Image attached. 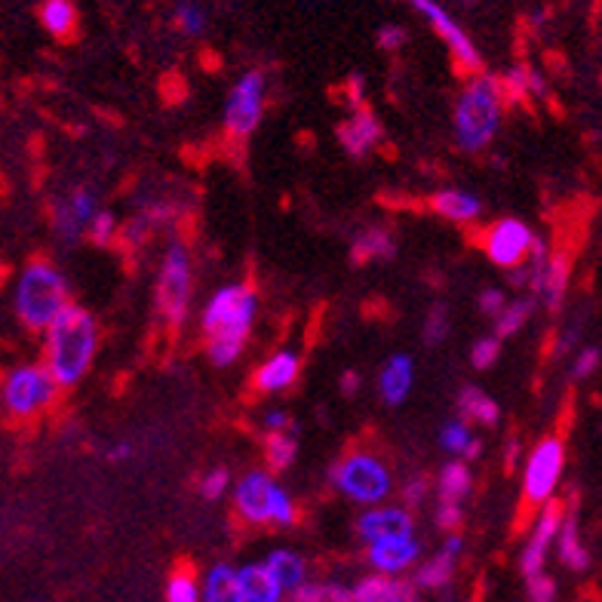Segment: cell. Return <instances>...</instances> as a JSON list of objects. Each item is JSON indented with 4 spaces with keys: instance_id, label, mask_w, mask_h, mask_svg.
<instances>
[{
    "instance_id": "obj_38",
    "label": "cell",
    "mask_w": 602,
    "mask_h": 602,
    "mask_svg": "<svg viewBox=\"0 0 602 602\" xmlns=\"http://www.w3.org/2000/svg\"><path fill=\"white\" fill-rule=\"evenodd\" d=\"M228 486H231V473H228L225 467H215V470L206 473V480L200 483V492H203V498H209V501H219V498L228 492Z\"/></svg>"
},
{
    "instance_id": "obj_35",
    "label": "cell",
    "mask_w": 602,
    "mask_h": 602,
    "mask_svg": "<svg viewBox=\"0 0 602 602\" xmlns=\"http://www.w3.org/2000/svg\"><path fill=\"white\" fill-rule=\"evenodd\" d=\"M446 335H449V308L443 305V301H437V305L430 308L424 317V344L437 348V344L446 341Z\"/></svg>"
},
{
    "instance_id": "obj_18",
    "label": "cell",
    "mask_w": 602,
    "mask_h": 602,
    "mask_svg": "<svg viewBox=\"0 0 602 602\" xmlns=\"http://www.w3.org/2000/svg\"><path fill=\"white\" fill-rule=\"evenodd\" d=\"M354 602H421L415 584L391 578V575H369L354 587Z\"/></svg>"
},
{
    "instance_id": "obj_12",
    "label": "cell",
    "mask_w": 602,
    "mask_h": 602,
    "mask_svg": "<svg viewBox=\"0 0 602 602\" xmlns=\"http://www.w3.org/2000/svg\"><path fill=\"white\" fill-rule=\"evenodd\" d=\"M566 516H569V504H566V501H556V498H553V501H547V504L541 507L538 520H535V529H532V535H529V541H526V550H523V556H520V569H523L526 581L544 572L547 550H550V544L559 538V529H563Z\"/></svg>"
},
{
    "instance_id": "obj_41",
    "label": "cell",
    "mask_w": 602,
    "mask_h": 602,
    "mask_svg": "<svg viewBox=\"0 0 602 602\" xmlns=\"http://www.w3.org/2000/svg\"><path fill=\"white\" fill-rule=\"evenodd\" d=\"M599 363H602V354H599V348H584V351L575 357V363H572V378H575V381H581V378H590V375L599 369Z\"/></svg>"
},
{
    "instance_id": "obj_8",
    "label": "cell",
    "mask_w": 602,
    "mask_h": 602,
    "mask_svg": "<svg viewBox=\"0 0 602 602\" xmlns=\"http://www.w3.org/2000/svg\"><path fill=\"white\" fill-rule=\"evenodd\" d=\"M56 394H59V384L47 366H19L7 375L0 400H4V409L13 418L28 421L40 415L43 409H50Z\"/></svg>"
},
{
    "instance_id": "obj_51",
    "label": "cell",
    "mask_w": 602,
    "mask_h": 602,
    "mask_svg": "<svg viewBox=\"0 0 602 602\" xmlns=\"http://www.w3.org/2000/svg\"><path fill=\"white\" fill-rule=\"evenodd\" d=\"M516 458H520V440L513 437V440L507 443V470H510V467L516 464Z\"/></svg>"
},
{
    "instance_id": "obj_16",
    "label": "cell",
    "mask_w": 602,
    "mask_h": 602,
    "mask_svg": "<svg viewBox=\"0 0 602 602\" xmlns=\"http://www.w3.org/2000/svg\"><path fill=\"white\" fill-rule=\"evenodd\" d=\"M378 139H381V123L369 105H360L351 120L338 126V142L351 157H366L378 145Z\"/></svg>"
},
{
    "instance_id": "obj_7",
    "label": "cell",
    "mask_w": 602,
    "mask_h": 602,
    "mask_svg": "<svg viewBox=\"0 0 602 602\" xmlns=\"http://www.w3.org/2000/svg\"><path fill=\"white\" fill-rule=\"evenodd\" d=\"M191 292H194V274H191V258L182 243H172L163 255L160 280L154 289L157 314L169 329H179L191 308Z\"/></svg>"
},
{
    "instance_id": "obj_49",
    "label": "cell",
    "mask_w": 602,
    "mask_h": 602,
    "mask_svg": "<svg viewBox=\"0 0 602 602\" xmlns=\"http://www.w3.org/2000/svg\"><path fill=\"white\" fill-rule=\"evenodd\" d=\"M344 90H348V102L354 108L363 105V74H351L348 80H344Z\"/></svg>"
},
{
    "instance_id": "obj_21",
    "label": "cell",
    "mask_w": 602,
    "mask_h": 602,
    "mask_svg": "<svg viewBox=\"0 0 602 602\" xmlns=\"http://www.w3.org/2000/svg\"><path fill=\"white\" fill-rule=\"evenodd\" d=\"M412 378H415V366L406 354H394L387 360L381 369V378H378V391H381L384 403L400 406L412 391Z\"/></svg>"
},
{
    "instance_id": "obj_44",
    "label": "cell",
    "mask_w": 602,
    "mask_h": 602,
    "mask_svg": "<svg viewBox=\"0 0 602 602\" xmlns=\"http://www.w3.org/2000/svg\"><path fill=\"white\" fill-rule=\"evenodd\" d=\"M403 43H406V31L400 25H381L378 28V47L384 53H397Z\"/></svg>"
},
{
    "instance_id": "obj_29",
    "label": "cell",
    "mask_w": 602,
    "mask_h": 602,
    "mask_svg": "<svg viewBox=\"0 0 602 602\" xmlns=\"http://www.w3.org/2000/svg\"><path fill=\"white\" fill-rule=\"evenodd\" d=\"M473 492V477H470V467L464 461H449L440 473V483H437V495L440 504H458Z\"/></svg>"
},
{
    "instance_id": "obj_9",
    "label": "cell",
    "mask_w": 602,
    "mask_h": 602,
    "mask_svg": "<svg viewBox=\"0 0 602 602\" xmlns=\"http://www.w3.org/2000/svg\"><path fill=\"white\" fill-rule=\"evenodd\" d=\"M563 467H566V443L559 437H544L526 461L523 504L544 507L547 501H553V492L559 480H563Z\"/></svg>"
},
{
    "instance_id": "obj_28",
    "label": "cell",
    "mask_w": 602,
    "mask_h": 602,
    "mask_svg": "<svg viewBox=\"0 0 602 602\" xmlns=\"http://www.w3.org/2000/svg\"><path fill=\"white\" fill-rule=\"evenodd\" d=\"M265 566L271 569V575L280 581V587H283V593L286 590H298L301 584H308V566H305V559H301L298 553H292V550H274L268 559H265Z\"/></svg>"
},
{
    "instance_id": "obj_48",
    "label": "cell",
    "mask_w": 602,
    "mask_h": 602,
    "mask_svg": "<svg viewBox=\"0 0 602 602\" xmlns=\"http://www.w3.org/2000/svg\"><path fill=\"white\" fill-rule=\"evenodd\" d=\"M424 495H427V480H424V477H415V480H409V483L403 486V498H406L409 504H421Z\"/></svg>"
},
{
    "instance_id": "obj_4",
    "label": "cell",
    "mask_w": 602,
    "mask_h": 602,
    "mask_svg": "<svg viewBox=\"0 0 602 602\" xmlns=\"http://www.w3.org/2000/svg\"><path fill=\"white\" fill-rule=\"evenodd\" d=\"M71 305L68 301V283L56 265H50L47 258H34L19 277L16 286V314L19 320L31 329H50L62 311Z\"/></svg>"
},
{
    "instance_id": "obj_15",
    "label": "cell",
    "mask_w": 602,
    "mask_h": 602,
    "mask_svg": "<svg viewBox=\"0 0 602 602\" xmlns=\"http://www.w3.org/2000/svg\"><path fill=\"white\" fill-rule=\"evenodd\" d=\"M421 553V544L412 535H391L369 544V563L381 572V575H397L406 572Z\"/></svg>"
},
{
    "instance_id": "obj_26",
    "label": "cell",
    "mask_w": 602,
    "mask_h": 602,
    "mask_svg": "<svg viewBox=\"0 0 602 602\" xmlns=\"http://www.w3.org/2000/svg\"><path fill=\"white\" fill-rule=\"evenodd\" d=\"M458 412H461L464 421H477V424H483V427H495V424L501 421V406H498L486 391H480V387H473V384L461 387V394H458Z\"/></svg>"
},
{
    "instance_id": "obj_33",
    "label": "cell",
    "mask_w": 602,
    "mask_h": 602,
    "mask_svg": "<svg viewBox=\"0 0 602 602\" xmlns=\"http://www.w3.org/2000/svg\"><path fill=\"white\" fill-rule=\"evenodd\" d=\"M295 452H298V440H295L292 430H286V434H268V440H265V458H268V467L274 473L286 470L295 461Z\"/></svg>"
},
{
    "instance_id": "obj_2",
    "label": "cell",
    "mask_w": 602,
    "mask_h": 602,
    "mask_svg": "<svg viewBox=\"0 0 602 602\" xmlns=\"http://www.w3.org/2000/svg\"><path fill=\"white\" fill-rule=\"evenodd\" d=\"M99 348V323L80 305H68L47 329V369L59 387H74L93 366Z\"/></svg>"
},
{
    "instance_id": "obj_30",
    "label": "cell",
    "mask_w": 602,
    "mask_h": 602,
    "mask_svg": "<svg viewBox=\"0 0 602 602\" xmlns=\"http://www.w3.org/2000/svg\"><path fill=\"white\" fill-rule=\"evenodd\" d=\"M40 22L53 37L68 40L77 31V7L68 4V0H47V4L40 7Z\"/></svg>"
},
{
    "instance_id": "obj_17",
    "label": "cell",
    "mask_w": 602,
    "mask_h": 602,
    "mask_svg": "<svg viewBox=\"0 0 602 602\" xmlns=\"http://www.w3.org/2000/svg\"><path fill=\"white\" fill-rule=\"evenodd\" d=\"M357 535L363 541H381L391 535H412V513L403 507H375L357 520Z\"/></svg>"
},
{
    "instance_id": "obj_36",
    "label": "cell",
    "mask_w": 602,
    "mask_h": 602,
    "mask_svg": "<svg viewBox=\"0 0 602 602\" xmlns=\"http://www.w3.org/2000/svg\"><path fill=\"white\" fill-rule=\"evenodd\" d=\"M498 357H501V338H495V335L477 338V344L470 348V363H473V369H492Z\"/></svg>"
},
{
    "instance_id": "obj_54",
    "label": "cell",
    "mask_w": 602,
    "mask_h": 602,
    "mask_svg": "<svg viewBox=\"0 0 602 602\" xmlns=\"http://www.w3.org/2000/svg\"><path fill=\"white\" fill-rule=\"evenodd\" d=\"M289 602H292V599H289Z\"/></svg>"
},
{
    "instance_id": "obj_45",
    "label": "cell",
    "mask_w": 602,
    "mask_h": 602,
    "mask_svg": "<svg viewBox=\"0 0 602 602\" xmlns=\"http://www.w3.org/2000/svg\"><path fill=\"white\" fill-rule=\"evenodd\" d=\"M434 520H437V526H440V529L452 532V529H458V526H461L464 513H461V507H458V504H440Z\"/></svg>"
},
{
    "instance_id": "obj_1",
    "label": "cell",
    "mask_w": 602,
    "mask_h": 602,
    "mask_svg": "<svg viewBox=\"0 0 602 602\" xmlns=\"http://www.w3.org/2000/svg\"><path fill=\"white\" fill-rule=\"evenodd\" d=\"M255 308H258V298L249 283L225 286L209 298L200 326L206 335V354L212 366L219 369L231 366L243 354L252 320H255Z\"/></svg>"
},
{
    "instance_id": "obj_31",
    "label": "cell",
    "mask_w": 602,
    "mask_h": 602,
    "mask_svg": "<svg viewBox=\"0 0 602 602\" xmlns=\"http://www.w3.org/2000/svg\"><path fill=\"white\" fill-rule=\"evenodd\" d=\"M394 252H397V243L391 234H387L384 228H369L354 240L351 258L357 265H363V262H369V258H391Z\"/></svg>"
},
{
    "instance_id": "obj_27",
    "label": "cell",
    "mask_w": 602,
    "mask_h": 602,
    "mask_svg": "<svg viewBox=\"0 0 602 602\" xmlns=\"http://www.w3.org/2000/svg\"><path fill=\"white\" fill-rule=\"evenodd\" d=\"M203 602H246L243 599V587H240V575L219 563L206 572V584H203Z\"/></svg>"
},
{
    "instance_id": "obj_43",
    "label": "cell",
    "mask_w": 602,
    "mask_h": 602,
    "mask_svg": "<svg viewBox=\"0 0 602 602\" xmlns=\"http://www.w3.org/2000/svg\"><path fill=\"white\" fill-rule=\"evenodd\" d=\"M477 305H480V311H483L486 317H495V320H498L501 311L507 308V301H504V292H501V289H492V286H489V289L480 292Z\"/></svg>"
},
{
    "instance_id": "obj_37",
    "label": "cell",
    "mask_w": 602,
    "mask_h": 602,
    "mask_svg": "<svg viewBox=\"0 0 602 602\" xmlns=\"http://www.w3.org/2000/svg\"><path fill=\"white\" fill-rule=\"evenodd\" d=\"M440 443H443L446 452H458V455H464V452L470 449L473 437H470V430H467L464 421H449V424L443 427V434H440Z\"/></svg>"
},
{
    "instance_id": "obj_25",
    "label": "cell",
    "mask_w": 602,
    "mask_h": 602,
    "mask_svg": "<svg viewBox=\"0 0 602 602\" xmlns=\"http://www.w3.org/2000/svg\"><path fill=\"white\" fill-rule=\"evenodd\" d=\"M427 206L434 209L437 215H443V219H449V222H470V219H477L480 209H483L480 197H473L467 191H458V188L437 191L434 197L427 200Z\"/></svg>"
},
{
    "instance_id": "obj_46",
    "label": "cell",
    "mask_w": 602,
    "mask_h": 602,
    "mask_svg": "<svg viewBox=\"0 0 602 602\" xmlns=\"http://www.w3.org/2000/svg\"><path fill=\"white\" fill-rule=\"evenodd\" d=\"M265 427H268V434H286V430H295V421H292V415L289 412H268L265 415Z\"/></svg>"
},
{
    "instance_id": "obj_10",
    "label": "cell",
    "mask_w": 602,
    "mask_h": 602,
    "mask_svg": "<svg viewBox=\"0 0 602 602\" xmlns=\"http://www.w3.org/2000/svg\"><path fill=\"white\" fill-rule=\"evenodd\" d=\"M265 114V74L262 71H246L228 96L225 108V129L234 139H246L255 133V126L262 123Z\"/></svg>"
},
{
    "instance_id": "obj_23",
    "label": "cell",
    "mask_w": 602,
    "mask_h": 602,
    "mask_svg": "<svg viewBox=\"0 0 602 602\" xmlns=\"http://www.w3.org/2000/svg\"><path fill=\"white\" fill-rule=\"evenodd\" d=\"M556 553H559V563L572 572H587L590 569V550L587 544L581 541V529H578V516L575 510L569 507V516L563 529H559V538H556Z\"/></svg>"
},
{
    "instance_id": "obj_20",
    "label": "cell",
    "mask_w": 602,
    "mask_h": 602,
    "mask_svg": "<svg viewBox=\"0 0 602 602\" xmlns=\"http://www.w3.org/2000/svg\"><path fill=\"white\" fill-rule=\"evenodd\" d=\"M461 544H464V541H461L458 535H452V538L443 544V550H440L437 556H430L427 563L418 569L415 587H427V590H440V587H446V584L452 581V575H455Z\"/></svg>"
},
{
    "instance_id": "obj_34",
    "label": "cell",
    "mask_w": 602,
    "mask_h": 602,
    "mask_svg": "<svg viewBox=\"0 0 602 602\" xmlns=\"http://www.w3.org/2000/svg\"><path fill=\"white\" fill-rule=\"evenodd\" d=\"M200 587L191 566H179L166 584V602H200Z\"/></svg>"
},
{
    "instance_id": "obj_42",
    "label": "cell",
    "mask_w": 602,
    "mask_h": 602,
    "mask_svg": "<svg viewBox=\"0 0 602 602\" xmlns=\"http://www.w3.org/2000/svg\"><path fill=\"white\" fill-rule=\"evenodd\" d=\"M176 25H179L185 34H200L203 25H206V16H203V10H197V7H191V4H182V7L176 10Z\"/></svg>"
},
{
    "instance_id": "obj_11",
    "label": "cell",
    "mask_w": 602,
    "mask_h": 602,
    "mask_svg": "<svg viewBox=\"0 0 602 602\" xmlns=\"http://www.w3.org/2000/svg\"><path fill=\"white\" fill-rule=\"evenodd\" d=\"M535 234L526 222L520 219H501L495 225L486 228L483 234V249L486 255L498 268H507V271H516L526 265V258L532 255V246H535Z\"/></svg>"
},
{
    "instance_id": "obj_19",
    "label": "cell",
    "mask_w": 602,
    "mask_h": 602,
    "mask_svg": "<svg viewBox=\"0 0 602 602\" xmlns=\"http://www.w3.org/2000/svg\"><path fill=\"white\" fill-rule=\"evenodd\" d=\"M298 369H301V360L292 351H280L252 375V384L258 394H280L298 378Z\"/></svg>"
},
{
    "instance_id": "obj_40",
    "label": "cell",
    "mask_w": 602,
    "mask_h": 602,
    "mask_svg": "<svg viewBox=\"0 0 602 602\" xmlns=\"http://www.w3.org/2000/svg\"><path fill=\"white\" fill-rule=\"evenodd\" d=\"M90 240L96 243V246H108V240L114 237V215L111 212H105V209H99V215L90 222Z\"/></svg>"
},
{
    "instance_id": "obj_50",
    "label": "cell",
    "mask_w": 602,
    "mask_h": 602,
    "mask_svg": "<svg viewBox=\"0 0 602 602\" xmlns=\"http://www.w3.org/2000/svg\"><path fill=\"white\" fill-rule=\"evenodd\" d=\"M360 391V375L357 372H344L341 375V394L344 397H354Z\"/></svg>"
},
{
    "instance_id": "obj_39",
    "label": "cell",
    "mask_w": 602,
    "mask_h": 602,
    "mask_svg": "<svg viewBox=\"0 0 602 602\" xmlns=\"http://www.w3.org/2000/svg\"><path fill=\"white\" fill-rule=\"evenodd\" d=\"M526 593H529V602H553L556 599V581L541 572V575L526 581Z\"/></svg>"
},
{
    "instance_id": "obj_22",
    "label": "cell",
    "mask_w": 602,
    "mask_h": 602,
    "mask_svg": "<svg viewBox=\"0 0 602 602\" xmlns=\"http://www.w3.org/2000/svg\"><path fill=\"white\" fill-rule=\"evenodd\" d=\"M569 280H572V258H569V252H553L547 258V268H544V277H541V286H538V295L544 298V305L550 311H559V305L566 301Z\"/></svg>"
},
{
    "instance_id": "obj_6",
    "label": "cell",
    "mask_w": 602,
    "mask_h": 602,
    "mask_svg": "<svg viewBox=\"0 0 602 602\" xmlns=\"http://www.w3.org/2000/svg\"><path fill=\"white\" fill-rule=\"evenodd\" d=\"M332 486L354 498L357 504H378L387 495L394 492V477L391 470L384 467L381 458L369 455V452H351L344 455L332 470H329Z\"/></svg>"
},
{
    "instance_id": "obj_47",
    "label": "cell",
    "mask_w": 602,
    "mask_h": 602,
    "mask_svg": "<svg viewBox=\"0 0 602 602\" xmlns=\"http://www.w3.org/2000/svg\"><path fill=\"white\" fill-rule=\"evenodd\" d=\"M292 602H326V584H301L292 593Z\"/></svg>"
},
{
    "instance_id": "obj_53",
    "label": "cell",
    "mask_w": 602,
    "mask_h": 602,
    "mask_svg": "<svg viewBox=\"0 0 602 602\" xmlns=\"http://www.w3.org/2000/svg\"><path fill=\"white\" fill-rule=\"evenodd\" d=\"M480 452H483V443H480V440H473V443H470V449L464 452V458H467V461H473V458H480Z\"/></svg>"
},
{
    "instance_id": "obj_5",
    "label": "cell",
    "mask_w": 602,
    "mask_h": 602,
    "mask_svg": "<svg viewBox=\"0 0 602 602\" xmlns=\"http://www.w3.org/2000/svg\"><path fill=\"white\" fill-rule=\"evenodd\" d=\"M234 507L252 526H262V523L292 526L298 520L295 501L289 498V492L283 486L274 483V477L265 470H252L237 483Z\"/></svg>"
},
{
    "instance_id": "obj_52",
    "label": "cell",
    "mask_w": 602,
    "mask_h": 602,
    "mask_svg": "<svg viewBox=\"0 0 602 602\" xmlns=\"http://www.w3.org/2000/svg\"><path fill=\"white\" fill-rule=\"evenodd\" d=\"M129 455H133V449H129L126 443H120V446H114V449L108 452V458H111V461H126Z\"/></svg>"
},
{
    "instance_id": "obj_24",
    "label": "cell",
    "mask_w": 602,
    "mask_h": 602,
    "mask_svg": "<svg viewBox=\"0 0 602 602\" xmlns=\"http://www.w3.org/2000/svg\"><path fill=\"white\" fill-rule=\"evenodd\" d=\"M237 575H240V587H243L246 602H283V587L265 563L243 566Z\"/></svg>"
},
{
    "instance_id": "obj_3",
    "label": "cell",
    "mask_w": 602,
    "mask_h": 602,
    "mask_svg": "<svg viewBox=\"0 0 602 602\" xmlns=\"http://www.w3.org/2000/svg\"><path fill=\"white\" fill-rule=\"evenodd\" d=\"M504 90L492 74L473 77L455 102V142L467 154H480L498 133Z\"/></svg>"
},
{
    "instance_id": "obj_32",
    "label": "cell",
    "mask_w": 602,
    "mask_h": 602,
    "mask_svg": "<svg viewBox=\"0 0 602 602\" xmlns=\"http://www.w3.org/2000/svg\"><path fill=\"white\" fill-rule=\"evenodd\" d=\"M535 311V298H516L501 311V317L495 320V338H507L513 332H520L526 326V320Z\"/></svg>"
},
{
    "instance_id": "obj_13",
    "label": "cell",
    "mask_w": 602,
    "mask_h": 602,
    "mask_svg": "<svg viewBox=\"0 0 602 602\" xmlns=\"http://www.w3.org/2000/svg\"><path fill=\"white\" fill-rule=\"evenodd\" d=\"M415 10H418L424 19H430L434 31L446 40V47L452 50V59H455L458 71H461V74H473V77H477L483 59H480L477 47H473V40L464 34V28H461V25L446 13L440 4H434V0H415Z\"/></svg>"
},
{
    "instance_id": "obj_14",
    "label": "cell",
    "mask_w": 602,
    "mask_h": 602,
    "mask_svg": "<svg viewBox=\"0 0 602 602\" xmlns=\"http://www.w3.org/2000/svg\"><path fill=\"white\" fill-rule=\"evenodd\" d=\"M99 200L93 188H74L68 197H62L53 209V225L62 240L74 243L83 231H90V222L99 215Z\"/></svg>"
}]
</instances>
